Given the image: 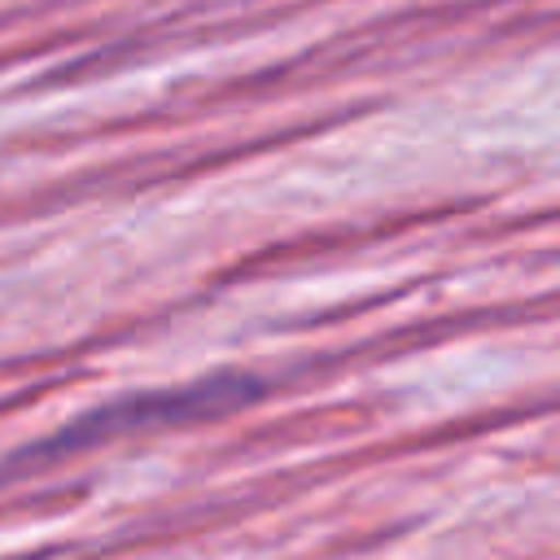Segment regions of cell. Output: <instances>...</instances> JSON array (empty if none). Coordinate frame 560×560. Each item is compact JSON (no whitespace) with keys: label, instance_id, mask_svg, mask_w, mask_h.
<instances>
[{"label":"cell","instance_id":"obj_1","mask_svg":"<svg viewBox=\"0 0 560 560\" xmlns=\"http://www.w3.org/2000/svg\"><path fill=\"white\" fill-rule=\"evenodd\" d=\"M254 389H258V385L245 381V376H214V381L192 385V389L144 394V398L122 402V407L92 411V416L79 420L74 429L57 433L52 451H70V446L96 442V438H105L109 429H136V424H158V420H188V416H206V411H219V407H236V402H245Z\"/></svg>","mask_w":560,"mask_h":560}]
</instances>
